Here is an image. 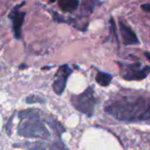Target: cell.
<instances>
[{
    "instance_id": "obj_1",
    "label": "cell",
    "mask_w": 150,
    "mask_h": 150,
    "mask_svg": "<svg viewBox=\"0 0 150 150\" xmlns=\"http://www.w3.org/2000/svg\"><path fill=\"white\" fill-rule=\"evenodd\" d=\"M105 111L115 120L124 122H139L150 120V97L127 95L112 99Z\"/></svg>"
},
{
    "instance_id": "obj_2",
    "label": "cell",
    "mask_w": 150,
    "mask_h": 150,
    "mask_svg": "<svg viewBox=\"0 0 150 150\" xmlns=\"http://www.w3.org/2000/svg\"><path fill=\"white\" fill-rule=\"evenodd\" d=\"M18 133L20 136L25 138L42 139V140H48L50 138V132L41 122L39 115L23 119L18 126Z\"/></svg>"
},
{
    "instance_id": "obj_3",
    "label": "cell",
    "mask_w": 150,
    "mask_h": 150,
    "mask_svg": "<svg viewBox=\"0 0 150 150\" xmlns=\"http://www.w3.org/2000/svg\"><path fill=\"white\" fill-rule=\"evenodd\" d=\"M71 102L73 106L80 112L84 113L88 117H92L94 115L95 106H96L98 100L95 96L93 87H88L81 94L73 95L71 97Z\"/></svg>"
},
{
    "instance_id": "obj_4",
    "label": "cell",
    "mask_w": 150,
    "mask_h": 150,
    "mask_svg": "<svg viewBox=\"0 0 150 150\" xmlns=\"http://www.w3.org/2000/svg\"><path fill=\"white\" fill-rule=\"evenodd\" d=\"M122 69V79L127 81H141L150 74V67L145 65L143 67L140 62L134 63H119Z\"/></svg>"
},
{
    "instance_id": "obj_5",
    "label": "cell",
    "mask_w": 150,
    "mask_h": 150,
    "mask_svg": "<svg viewBox=\"0 0 150 150\" xmlns=\"http://www.w3.org/2000/svg\"><path fill=\"white\" fill-rule=\"evenodd\" d=\"M24 4L25 1H23L22 3L16 5L8 14V18L12 22V32H13L14 38L18 40L22 39V28L26 18V12L21 10Z\"/></svg>"
},
{
    "instance_id": "obj_6",
    "label": "cell",
    "mask_w": 150,
    "mask_h": 150,
    "mask_svg": "<svg viewBox=\"0 0 150 150\" xmlns=\"http://www.w3.org/2000/svg\"><path fill=\"white\" fill-rule=\"evenodd\" d=\"M71 73H73V71H71L69 64H62L58 67V71H56L55 78H54L53 84H52V89H53L55 94L61 95L64 92L67 79H69Z\"/></svg>"
},
{
    "instance_id": "obj_7",
    "label": "cell",
    "mask_w": 150,
    "mask_h": 150,
    "mask_svg": "<svg viewBox=\"0 0 150 150\" xmlns=\"http://www.w3.org/2000/svg\"><path fill=\"white\" fill-rule=\"evenodd\" d=\"M52 18L58 24H67L73 26L74 28L78 29L81 32H85L88 28V21H84V16H80L78 18H64V16L58 14L57 12L52 11Z\"/></svg>"
},
{
    "instance_id": "obj_8",
    "label": "cell",
    "mask_w": 150,
    "mask_h": 150,
    "mask_svg": "<svg viewBox=\"0 0 150 150\" xmlns=\"http://www.w3.org/2000/svg\"><path fill=\"white\" fill-rule=\"evenodd\" d=\"M119 28H120V36H122V43H124L125 45L131 46V45H139V44H140L138 36H137V34L132 30L131 27H129L128 25H126L124 22H122V21H120Z\"/></svg>"
},
{
    "instance_id": "obj_9",
    "label": "cell",
    "mask_w": 150,
    "mask_h": 150,
    "mask_svg": "<svg viewBox=\"0 0 150 150\" xmlns=\"http://www.w3.org/2000/svg\"><path fill=\"white\" fill-rule=\"evenodd\" d=\"M51 3L58 4V7L61 9V11L65 12V13H73L79 8V0H48Z\"/></svg>"
},
{
    "instance_id": "obj_10",
    "label": "cell",
    "mask_w": 150,
    "mask_h": 150,
    "mask_svg": "<svg viewBox=\"0 0 150 150\" xmlns=\"http://www.w3.org/2000/svg\"><path fill=\"white\" fill-rule=\"evenodd\" d=\"M99 4L97 0H83L81 5V14L80 16H89L95 9V6Z\"/></svg>"
},
{
    "instance_id": "obj_11",
    "label": "cell",
    "mask_w": 150,
    "mask_h": 150,
    "mask_svg": "<svg viewBox=\"0 0 150 150\" xmlns=\"http://www.w3.org/2000/svg\"><path fill=\"white\" fill-rule=\"evenodd\" d=\"M46 122H47V124L50 126V128L53 131L54 134L57 136V138H60L62 133H64V131H65V129L63 128L62 125H61L58 120H56L55 119H53V117H48V119L46 120Z\"/></svg>"
},
{
    "instance_id": "obj_12",
    "label": "cell",
    "mask_w": 150,
    "mask_h": 150,
    "mask_svg": "<svg viewBox=\"0 0 150 150\" xmlns=\"http://www.w3.org/2000/svg\"><path fill=\"white\" fill-rule=\"evenodd\" d=\"M95 80H96V82L100 86L107 87V86L111 83L112 76L109 75V74H107V73H104V71H97V74H96V78H95Z\"/></svg>"
},
{
    "instance_id": "obj_13",
    "label": "cell",
    "mask_w": 150,
    "mask_h": 150,
    "mask_svg": "<svg viewBox=\"0 0 150 150\" xmlns=\"http://www.w3.org/2000/svg\"><path fill=\"white\" fill-rule=\"evenodd\" d=\"M109 35L111 36V38L115 40V41L119 43V37H117V26H115V23L113 18H109Z\"/></svg>"
},
{
    "instance_id": "obj_14",
    "label": "cell",
    "mask_w": 150,
    "mask_h": 150,
    "mask_svg": "<svg viewBox=\"0 0 150 150\" xmlns=\"http://www.w3.org/2000/svg\"><path fill=\"white\" fill-rule=\"evenodd\" d=\"M49 150H65V146L60 138H57L49 145Z\"/></svg>"
},
{
    "instance_id": "obj_15",
    "label": "cell",
    "mask_w": 150,
    "mask_h": 150,
    "mask_svg": "<svg viewBox=\"0 0 150 150\" xmlns=\"http://www.w3.org/2000/svg\"><path fill=\"white\" fill-rule=\"evenodd\" d=\"M26 102L29 103V104H33V103H43L45 102L44 99L40 96H37V95H30L26 98Z\"/></svg>"
},
{
    "instance_id": "obj_16",
    "label": "cell",
    "mask_w": 150,
    "mask_h": 150,
    "mask_svg": "<svg viewBox=\"0 0 150 150\" xmlns=\"http://www.w3.org/2000/svg\"><path fill=\"white\" fill-rule=\"evenodd\" d=\"M26 150H46L45 148H44L43 145H41L40 143H36L35 145H34L33 147H30V148L26 149Z\"/></svg>"
},
{
    "instance_id": "obj_17",
    "label": "cell",
    "mask_w": 150,
    "mask_h": 150,
    "mask_svg": "<svg viewBox=\"0 0 150 150\" xmlns=\"http://www.w3.org/2000/svg\"><path fill=\"white\" fill-rule=\"evenodd\" d=\"M141 9L144 12H147V13H150V3H144L141 5Z\"/></svg>"
},
{
    "instance_id": "obj_18",
    "label": "cell",
    "mask_w": 150,
    "mask_h": 150,
    "mask_svg": "<svg viewBox=\"0 0 150 150\" xmlns=\"http://www.w3.org/2000/svg\"><path fill=\"white\" fill-rule=\"evenodd\" d=\"M144 55H145V57L147 58V60H148L149 62H150V52L145 51V52H144Z\"/></svg>"
},
{
    "instance_id": "obj_19",
    "label": "cell",
    "mask_w": 150,
    "mask_h": 150,
    "mask_svg": "<svg viewBox=\"0 0 150 150\" xmlns=\"http://www.w3.org/2000/svg\"></svg>"
}]
</instances>
